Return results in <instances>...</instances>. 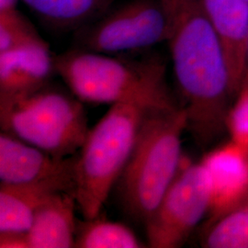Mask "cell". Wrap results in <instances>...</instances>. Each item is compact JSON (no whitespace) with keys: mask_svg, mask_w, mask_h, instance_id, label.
Wrapping results in <instances>:
<instances>
[{"mask_svg":"<svg viewBox=\"0 0 248 248\" xmlns=\"http://www.w3.org/2000/svg\"><path fill=\"white\" fill-rule=\"evenodd\" d=\"M145 246L133 231L121 222L98 216L78 220L75 248H139Z\"/></svg>","mask_w":248,"mask_h":248,"instance_id":"obj_14","label":"cell"},{"mask_svg":"<svg viewBox=\"0 0 248 248\" xmlns=\"http://www.w3.org/2000/svg\"><path fill=\"white\" fill-rule=\"evenodd\" d=\"M211 182L202 163L181 166L174 181L144 222L148 245L180 248L209 213Z\"/></svg>","mask_w":248,"mask_h":248,"instance_id":"obj_6","label":"cell"},{"mask_svg":"<svg viewBox=\"0 0 248 248\" xmlns=\"http://www.w3.org/2000/svg\"><path fill=\"white\" fill-rule=\"evenodd\" d=\"M202 163L211 182L212 222L248 199V153L231 140L210 151Z\"/></svg>","mask_w":248,"mask_h":248,"instance_id":"obj_7","label":"cell"},{"mask_svg":"<svg viewBox=\"0 0 248 248\" xmlns=\"http://www.w3.org/2000/svg\"><path fill=\"white\" fill-rule=\"evenodd\" d=\"M56 75L83 103L133 105L146 110L179 108L159 57L133 60L75 48L55 56Z\"/></svg>","mask_w":248,"mask_h":248,"instance_id":"obj_1","label":"cell"},{"mask_svg":"<svg viewBox=\"0 0 248 248\" xmlns=\"http://www.w3.org/2000/svg\"><path fill=\"white\" fill-rule=\"evenodd\" d=\"M203 247L208 248H248V197L209 225Z\"/></svg>","mask_w":248,"mask_h":248,"instance_id":"obj_15","label":"cell"},{"mask_svg":"<svg viewBox=\"0 0 248 248\" xmlns=\"http://www.w3.org/2000/svg\"><path fill=\"white\" fill-rule=\"evenodd\" d=\"M0 248H30L27 232L0 231Z\"/></svg>","mask_w":248,"mask_h":248,"instance_id":"obj_18","label":"cell"},{"mask_svg":"<svg viewBox=\"0 0 248 248\" xmlns=\"http://www.w3.org/2000/svg\"><path fill=\"white\" fill-rule=\"evenodd\" d=\"M45 26L77 31L103 15L116 0H20Z\"/></svg>","mask_w":248,"mask_h":248,"instance_id":"obj_13","label":"cell"},{"mask_svg":"<svg viewBox=\"0 0 248 248\" xmlns=\"http://www.w3.org/2000/svg\"><path fill=\"white\" fill-rule=\"evenodd\" d=\"M248 78V42H247V56H246V71H245V76H244V78ZM243 78V79H244Z\"/></svg>","mask_w":248,"mask_h":248,"instance_id":"obj_20","label":"cell"},{"mask_svg":"<svg viewBox=\"0 0 248 248\" xmlns=\"http://www.w3.org/2000/svg\"><path fill=\"white\" fill-rule=\"evenodd\" d=\"M20 0H0V13H7L18 9Z\"/></svg>","mask_w":248,"mask_h":248,"instance_id":"obj_19","label":"cell"},{"mask_svg":"<svg viewBox=\"0 0 248 248\" xmlns=\"http://www.w3.org/2000/svg\"><path fill=\"white\" fill-rule=\"evenodd\" d=\"M42 39L19 10L0 13V53L8 52Z\"/></svg>","mask_w":248,"mask_h":248,"instance_id":"obj_16","label":"cell"},{"mask_svg":"<svg viewBox=\"0 0 248 248\" xmlns=\"http://www.w3.org/2000/svg\"><path fill=\"white\" fill-rule=\"evenodd\" d=\"M168 22L160 0H129L75 31L76 48L115 55L166 43Z\"/></svg>","mask_w":248,"mask_h":248,"instance_id":"obj_5","label":"cell"},{"mask_svg":"<svg viewBox=\"0 0 248 248\" xmlns=\"http://www.w3.org/2000/svg\"><path fill=\"white\" fill-rule=\"evenodd\" d=\"M75 192H61L41 205L33 214L28 238L30 248H75L78 220Z\"/></svg>","mask_w":248,"mask_h":248,"instance_id":"obj_12","label":"cell"},{"mask_svg":"<svg viewBox=\"0 0 248 248\" xmlns=\"http://www.w3.org/2000/svg\"><path fill=\"white\" fill-rule=\"evenodd\" d=\"M226 119L231 140L248 153V78H245Z\"/></svg>","mask_w":248,"mask_h":248,"instance_id":"obj_17","label":"cell"},{"mask_svg":"<svg viewBox=\"0 0 248 248\" xmlns=\"http://www.w3.org/2000/svg\"><path fill=\"white\" fill-rule=\"evenodd\" d=\"M247 1H248V0H247Z\"/></svg>","mask_w":248,"mask_h":248,"instance_id":"obj_21","label":"cell"},{"mask_svg":"<svg viewBox=\"0 0 248 248\" xmlns=\"http://www.w3.org/2000/svg\"><path fill=\"white\" fill-rule=\"evenodd\" d=\"M146 111L133 105H113L89 129L75 165V195L85 219L101 213L130 158Z\"/></svg>","mask_w":248,"mask_h":248,"instance_id":"obj_4","label":"cell"},{"mask_svg":"<svg viewBox=\"0 0 248 248\" xmlns=\"http://www.w3.org/2000/svg\"><path fill=\"white\" fill-rule=\"evenodd\" d=\"M55 56L42 38L0 53V98L22 95L51 83Z\"/></svg>","mask_w":248,"mask_h":248,"instance_id":"obj_9","label":"cell"},{"mask_svg":"<svg viewBox=\"0 0 248 248\" xmlns=\"http://www.w3.org/2000/svg\"><path fill=\"white\" fill-rule=\"evenodd\" d=\"M76 155L57 158L14 135H0V181L22 184L50 177L75 163Z\"/></svg>","mask_w":248,"mask_h":248,"instance_id":"obj_11","label":"cell"},{"mask_svg":"<svg viewBox=\"0 0 248 248\" xmlns=\"http://www.w3.org/2000/svg\"><path fill=\"white\" fill-rule=\"evenodd\" d=\"M75 163L69 168L22 184H0V231L28 232L36 210L53 196L75 192Z\"/></svg>","mask_w":248,"mask_h":248,"instance_id":"obj_8","label":"cell"},{"mask_svg":"<svg viewBox=\"0 0 248 248\" xmlns=\"http://www.w3.org/2000/svg\"><path fill=\"white\" fill-rule=\"evenodd\" d=\"M219 40L228 65L231 89L236 96L246 71L248 36L247 0H201Z\"/></svg>","mask_w":248,"mask_h":248,"instance_id":"obj_10","label":"cell"},{"mask_svg":"<svg viewBox=\"0 0 248 248\" xmlns=\"http://www.w3.org/2000/svg\"><path fill=\"white\" fill-rule=\"evenodd\" d=\"M0 125L2 132L61 159L78 154L89 131L84 103L51 83L0 98Z\"/></svg>","mask_w":248,"mask_h":248,"instance_id":"obj_3","label":"cell"},{"mask_svg":"<svg viewBox=\"0 0 248 248\" xmlns=\"http://www.w3.org/2000/svg\"><path fill=\"white\" fill-rule=\"evenodd\" d=\"M186 116L180 107L147 110L116 186L124 212L144 224L182 164Z\"/></svg>","mask_w":248,"mask_h":248,"instance_id":"obj_2","label":"cell"}]
</instances>
